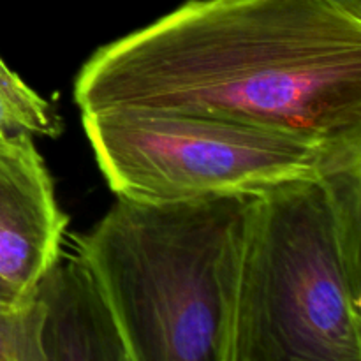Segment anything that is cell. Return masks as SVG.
Masks as SVG:
<instances>
[{"label":"cell","mask_w":361,"mask_h":361,"mask_svg":"<svg viewBox=\"0 0 361 361\" xmlns=\"http://www.w3.org/2000/svg\"><path fill=\"white\" fill-rule=\"evenodd\" d=\"M74 101L361 147V16L334 0H187L99 48Z\"/></svg>","instance_id":"obj_1"},{"label":"cell","mask_w":361,"mask_h":361,"mask_svg":"<svg viewBox=\"0 0 361 361\" xmlns=\"http://www.w3.org/2000/svg\"><path fill=\"white\" fill-rule=\"evenodd\" d=\"M226 361H361V159L257 194Z\"/></svg>","instance_id":"obj_2"},{"label":"cell","mask_w":361,"mask_h":361,"mask_svg":"<svg viewBox=\"0 0 361 361\" xmlns=\"http://www.w3.org/2000/svg\"><path fill=\"white\" fill-rule=\"evenodd\" d=\"M256 196L118 200L80 242L133 361H226Z\"/></svg>","instance_id":"obj_3"},{"label":"cell","mask_w":361,"mask_h":361,"mask_svg":"<svg viewBox=\"0 0 361 361\" xmlns=\"http://www.w3.org/2000/svg\"><path fill=\"white\" fill-rule=\"evenodd\" d=\"M83 127L108 185L136 203L257 196L361 159V147L182 113H83Z\"/></svg>","instance_id":"obj_4"},{"label":"cell","mask_w":361,"mask_h":361,"mask_svg":"<svg viewBox=\"0 0 361 361\" xmlns=\"http://www.w3.org/2000/svg\"><path fill=\"white\" fill-rule=\"evenodd\" d=\"M67 217L32 136L0 140V303L34 302L62 254Z\"/></svg>","instance_id":"obj_5"},{"label":"cell","mask_w":361,"mask_h":361,"mask_svg":"<svg viewBox=\"0 0 361 361\" xmlns=\"http://www.w3.org/2000/svg\"><path fill=\"white\" fill-rule=\"evenodd\" d=\"M44 361H133L80 254H60L39 284Z\"/></svg>","instance_id":"obj_6"},{"label":"cell","mask_w":361,"mask_h":361,"mask_svg":"<svg viewBox=\"0 0 361 361\" xmlns=\"http://www.w3.org/2000/svg\"><path fill=\"white\" fill-rule=\"evenodd\" d=\"M62 120L48 101L32 90L0 59V140L59 136Z\"/></svg>","instance_id":"obj_7"},{"label":"cell","mask_w":361,"mask_h":361,"mask_svg":"<svg viewBox=\"0 0 361 361\" xmlns=\"http://www.w3.org/2000/svg\"><path fill=\"white\" fill-rule=\"evenodd\" d=\"M41 323L42 305L37 296L23 307L0 303V361H13L21 344L41 328Z\"/></svg>","instance_id":"obj_8"},{"label":"cell","mask_w":361,"mask_h":361,"mask_svg":"<svg viewBox=\"0 0 361 361\" xmlns=\"http://www.w3.org/2000/svg\"><path fill=\"white\" fill-rule=\"evenodd\" d=\"M334 2L341 4L342 7H345V9H349L351 13L361 16V0H334Z\"/></svg>","instance_id":"obj_9"}]
</instances>
